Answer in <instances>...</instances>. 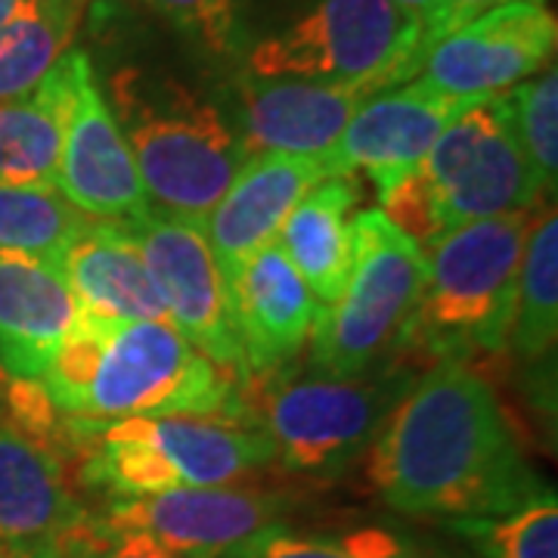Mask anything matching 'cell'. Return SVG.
Returning <instances> with one entry per match:
<instances>
[{
    "label": "cell",
    "instance_id": "21",
    "mask_svg": "<svg viewBox=\"0 0 558 558\" xmlns=\"http://www.w3.org/2000/svg\"><path fill=\"white\" fill-rule=\"evenodd\" d=\"M87 53L69 47L38 87L20 100L0 102V183H53L60 168L62 131L78 90Z\"/></svg>",
    "mask_w": 558,
    "mask_h": 558
},
{
    "label": "cell",
    "instance_id": "7",
    "mask_svg": "<svg viewBox=\"0 0 558 558\" xmlns=\"http://www.w3.org/2000/svg\"><path fill=\"white\" fill-rule=\"evenodd\" d=\"M413 379V373L398 369H376L354 379H289L274 369L245 379L240 422L258 428L274 462L286 472L332 478L369 450Z\"/></svg>",
    "mask_w": 558,
    "mask_h": 558
},
{
    "label": "cell",
    "instance_id": "22",
    "mask_svg": "<svg viewBox=\"0 0 558 558\" xmlns=\"http://www.w3.org/2000/svg\"><path fill=\"white\" fill-rule=\"evenodd\" d=\"M354 205H357L354 180L326 178L292 208V215L279 230V252L304 279L319 307L339 299L351 270Z\"/></svg>",
    "mask_w": 558,
    "mask_h": 558
},
{
    "label": "cell",
    "instance_id": "2",
    "mask_svg": "<svg viewBox=\"0 0 558 558\" xmlns=\"http://www.w3.org/2000/svg\"><path fill=\"white\" fill-rule=\"evenodd\" d=\"M38 385L53 410L78 425L137 416L240 418L242 381L168 319L81 317Z\"/></svg>",
    "mask_w": 558,
    "mask_h": 558
},
{
    "label": "cell",
    "instance_id": "14",
    "mask_svg": "<svg viewBox=\"0 0 558 558\" xmlns=\"http://www.w3.org/2000/svg\"><path fill=\"white\" fill-rule=\"evenodd\" d=\"M472 102L440 94L418 78L395 84L360 106L323 161L332 178H354L363 171L381 190L416 168L440 131Z\"/></svg>",
    "mask_w": 558,
    "mask_h": 558
},
{
    "label": "cell",
    "instance_id": "10",
    "mask_svg": "<svg viewBox=\"0 0 558 558\" xmlns=\"http://www.w3.org/2000/svg\"><path fill=\"white\" fill-rule=\"evenodd\" d=\"M131 230L168 323L218 369L245 385L248 373L230 311V286L205 230L156 208Z\"/></svg>",
    "mask_w": 558,
    "mask_h": 558
},
{
    "label": "cell",
    "instance_id": "6",
    "mask_svg": "<svg viewBox=\"0 0 558 558\" xmlns=\"http://www.w3.org/2000/svg\"><path fill=\"white\" fill-rule=\"evenodd\" d=\"M65 425L72 438L87 444L81 478L109 499L233 484L274 462L267 438L240 418L137 416Z\"/></svg>",
    "mask_w": 558,
    "mask_h": 558
},
{
    "label": "cell",
    "instance_id": "32",
    "mask_svg": "<svg viewBox=\"0 0 558 558\" xmlns=\"http://www.w3.org/2000/svg\"><path fill=\"white\" fill-rule=\"evenodd\" d=\"M509 3H543V0H440L438 22H435V28H432L428 40H425V47H428V44H435L438 38H444L447 32L459 28V25L478 20V16L490 13V10H497V7H509Z\"/></svg>",
    "mask_w": 558,
    "mask_h": 558
},
{
    "label": "cell",
    "instance_id": "20",
    "mask_svg": "<svg viewBox=\"0 0 558 558\" xmlns=\"http://www.w3.org/2000/svg\"><path fill=\"white\" fill-rule=\"evenodd\" d=\"M81 512L60 457L0 425V546L57 539Z\"/></svg>",
    "mask_w": 558,
    "mask_h": 558
},
{
    "label": "cell",
    "instance_id": "3",
    "mask_svg": "<svg viewBox=\"0 0 558 558\" xmlns=\"http://www.w3.org/2000/svg\"><path fill=\"white\" fill-rule=\"evenodd\" d=\"M106 102L128 140L149 208L205 227L248 159L236 128L183 81L137 65L109 78Z\"/></svg>",
    "mask_w": 558,
    "mask_h": 558
},
{
    "label": "cell",
    "instance_id": "18",
    "mask_svg": "<svg viewBox=\"0 0 558 558\" xmlns=\"http://www.w3.org/2000/svg\"><path fill=\"white\" fill-rule=\"evenodd\" d=\"M81 311L53 260L0 252V369L38 381Z\"/></svg>",
    "mask_w": 558,
    "mask_h": 558
},
{
    "label": "cell",
    "instance_id": "27",
    "mask_svg": "<svg viewBox=\"0 0 558 558\" xmlns=\"http://www.w3.org/2000/svg\"><path fill=\"white\" fill-rule=\"evenodd\" d=\"M512 137L527 159L543 196L556 193L558 180V72L556 65L537 72L502 94Z\"/></svg>",
    "mask_w": 558,
    "mask_h": 558
},
{
    "label": "cell",
    "instance_id": "5",
    "mask_svg": "<svg viewBox=\"0 0 558 558\" xmlns=\"http://www.w3.org/2000/svg\"><path fill=\"white\" fill-rule=\"evenodd\" d=\"M539 196L499 94L459 112L416 168L381 186L379 211L422 248L462 223L531 208Z\"/></svg>",
    "mask_w": 558,
    "mask_h": 558
},
{
    "label": "cell",
    "instance_id": "13",
    "mask_svg": "<svg viewBox=\"0 0 558 558\" xmlns=\"http://www.w3.org/2000/svg\"><path fill=\"white\" fill-rule=\"evenodd\" d=\"M57 190L94 220L134 227L149 215L128 140L94 78L90 62L81 69L75 102L62 131Z\"/></svg>",
    "mask_w": 558,
    "mask_h": 558
},
{
    "label": "cell",
    "instance_id": "25",
    "mask_svg": "<svg viewBox=\"0 0 558 558\" xmlns=\"http://www.w3.org/2000/svg\"><path fill=\"white\" fill-rule=\"evenodd\" d=\"M72 40L40 0H22L0 25V102L28 97Z\"/></svg>",
    "mask_w": 558,
    "mask_h": 558
},
{
    "label": "cell",
    "instance_id": "26",
    "mask_svg": "<svg viewBox=\"0 0 558 558\" xmlns=\"http://www.w3.org/2000/svg\"><path fill=\"white\" fill-rule=\"evenodd\" d=\"M481 558H558V499L539 494L512 512L444 521Z\"/></svg>",
    "mask_w": 558,
    "mask_h": 558
},
{
    "label": "cell",
    "instance_id": "30",
    "mask_svg": "<svg viewBox=\"0 0 558 558\" xmlns=\"http://www.w3.org/2000/svg\"><path fill=\"white\" fill-rule=\"evenodd\" d=\"M218 558H351L341 543L323 537H304L289 531L286 524H270L236 546H230Z\"/></svg>",
    "mask_w": 558,
    "mask_h": 558
},
{
    "label": "cell",
    "instance_id": "8",
    "mask_svg": "<svg viewBox=\"0 0 558 558\" xmlns=\"http://www.w3.org/2000/svg\"><path fill=\"white\" fill-rule=\"evenodd\" d=\"M354 255L344 289L319 307L311 329V363L319 376L354 379L395 351L422 289V248L379 208L351 220Z\"/></svg>",
    "mask_w": 558,
    "mask_h": 558
},
{
    "label": "cell",
    "instance_id": "37",
    "mask_svg": "<svg viewBox=\"0 0 558 558\" xmlns=\"http://www.w3.org/2000/svg\"><path fill=\"white\" fill-rule=\"evenodd\" d=\"M7 388H10V376H7V373L0 369V400L7 398Z\"/></svg>",
    "mask_w": 558,
    "mask_h": 558
},
{
    "label": "cell",
    "instance_id": "12",
    "mask_svg": "<svg viewBox=\"0 0 558 558\" xmlns=\"http://www.w3.org/2000/svg\"><path fill=\"white\" fill-rule=\"evenodd\" d=\"M289 502L279 494L218 484L178 487L153 497L109 499L106 519L153 537L178 558H218L270 524H282Z\"/></svg>",
    "mask_w": 558,
    "mask_h": 558
},
{
    "label": "cell",
    "instance_id": "24",
    "mask_svg": "<svg viewBox=\"0 0 558 558\" xmlns=\"http://www.w3.org/2000/svg\"><path fill=\"white\" fill-rule=\"evenodd\" d=\"M90 220L53 183H0V252L57 260L62 245Z\"/></svg>",
    "mask_w": 558,
    "mask_h": 558
},
{
    "label": "cell",
    "instance_id": "35",
    "mask_svg": "<svg viewBox=\"0 0 558 558\" xmlns=\"http://www.w3.org/2000/svg\"><path fill=\"white\" fill-rule=\"evenodd\" d=\"M0 558H60L57 543H16V546H0Z\"/></svg>",
    "mask_w": 558,
    "mask_h": 558
},
{
    "label": "cell",
    "instance_id": "28",
    "mask_svg": "<svg viewBox=\"0 0 558 558\" xmlns=\"http://www.w3.org/2000/svg\"><path fill=\"white\" fill-rule=\"evenodd\" d=\"M180 35L215 57H230L240 47V0H143Z\"/></svg>",
    "mask_w": 558,
    "mask_h": 558
},
{
    "label": "cell",
    "instance_id": "19",
    "mask_svg": "<svg viewBox=\"0 0 558 558\" xmlns=\"http://www.w3.org/2000/svg\"><path fill=\"white\" fill-rule=\"evenodd\" d=\"M81 317L168 319L149 279L137 236L124 223L90 220L62 245L53 260Z\"/></svg>",
    "mask_w": 558,
    "mask_h": 558
},
{
    "label": "cell",
    "instance_id": "36",
    "mask_svg": "<svg viewBox=\"0 0 558 558\" xmlns=\"http://www.w3.org/2000/svg\"><path fill=\"white\" fill-rule=\"evenodd\" d=\"M20 3L22 0H0V25L16 13V7H20Z\"/></svg>",
    "mask_w": 558,
    "mask_h": 558
},
{
    "label": "cell",
    "instance_id": "17",
    "mask_svg": "<svg viewBox=\"0 0 558 558\" xmlns=\"http://www.w3.org/2000/svg\"><path fill=\"white\" fill-rule=\"evenodd\" d=\"M230 311L245 373L260 376L299 357L311 339L319 304L274 242L230 279Z\"/></svg>",
    "mask_w": 558,
    "mask_h": 558
},
{
    "label": "cell",
    "instance_id": "15",
    "mask_svg": "<svg viewBox=\"0 0 558 558\" xmlns=\"http://www.w3.org/2000/svg\"><path fill=\"white\" fill-rule=\"evenodd\" d=\"M373 81H240V140L248 156L279 153L326 159L348 121L363 102L379 94Z\"/></svg>",
    "mask_w": 558,
    "mask_h": 558
},
{
    "label": "cell",
    "instance_id": "29",
    "mask_svg": "<svg viewBox=\"0 0 558 558\" xmlns=\"http://www.w3.org/2000/svg\"><path fill=\"white\" fill-rule=\"evenodd\" d=\"M53 543L60 558H178L153 537L116 524L102 512H81Z\"/></svg>",
    "mask_w": 558,
    "mask_h": 558
},
{
    "label": "cell",
    "instance_id": "23",
    "mask_svg": "<svg viewBox=\"0 0 558 558\" xmlns=\"http://www.w3.org/2000/svg\"><path fill=\"white\" fill-rule=\"evenodd\" d=\"M558 339V218L556 208L539 211L519 267L515 317L509 344L521 360L553 354Z\"/></svg>",
    "mask_w": 558,
    "mask_h": 558
},
{
    "label": "cell",
    "instance_id": "31",
    "mask_svg": "<svg viewBox=\"0 0 558 558\" xmlns=\"http://www.w3.org/2000/svg\"><path fill=\"white\" fill-rule=\"evenodd\" d=\"M341 549L351 558H444L438 553H428L410 539L398 537L381 527H360L341 539Z\"/></svg>",
    "mask_w": 558,
    "mask_h": 558
},
{
    "label": "cell",
    "instance_id": "9",
    "mask_svg": "<svg viewBox=\"0 0 558 558\" xmlns=\"http://www.w3.org/2000/svg\"><path fill=\"white\" fill-rule=\"evenodd\" d=\"M425 40L391 0H314L307 13L258 40L245 75L373 81L388 90L413 81Z\"/></svg>",
    "mask_w": 558,
    "mask_h": 558
},
{
    "label": "cell",
    "instance_id": "1",
    "mask_svg": "<svg viewBox=\"0 0 558 558\" xmlns=\"http://www.w3.org/2000/svg\"><path fill=\"white\" fill-rule=\"evenodd\" d=\"M366 453L379 497L418 519L502 515L549 490L494 388L459 360H438L413 379Z\"/></svg>",
    "mask_w": 558,
    "mask_h": 558
},
{
    "label": "cell",
    "instance_id": "33",
    "mask_svg": "<svg viewBox=\"0 0 558 558\" xmlns=\"http://www.w3.org/2000/svg\"><path fill=\"white\" fill-rule=\"evenodd\" d=\"M391 3L422 32V40H428L435 22H438L440 0H391Z\"/></svg>",
    "mask_w": 558,
    "mask_h": 558
},
{
    "label": "cell",
    "instance_id": "16",
    "mask_svg": "<svg viewBox=\"0 0 558 558\" xmlns=\"http://www.w3.org/2000/svg\"><path fill=\"white\" fill-rule=\"evenodd\" d=\"M326 178L332 174L323 159L279 153H258L245 159L202 227L227 286L245 260L277 242L292 208Z\"/></svg>",
    "mask_w": 558,
    "mask_h": 558
},
{
    "label": "cell",
    "instance_id": "11",
    "mask_svg": "<svg viewBox=\"0 0 558 558\" xmlns=\"http://www.w3.org/2000/svg\"><path fill=\"white\" fill-rule=\"evenodd\" d=\"M558 25L543 3H509L425 47L416 78L450 97L487 100L534 78L556 57Z\"/></svg>",
    "mask_w": 558,
    "mask_h": 558
},
{
    "label": "cell",
    "instance_id": "4",
    "mask_svg": "<svg viewBox=\"0 0 558 558\" xmlns=\"http://www.w3.org/2000/svg\"><path fill=\"white\" fill-rule=\"evenodd\" d=\"M537 215L539 202L425 242L422 289L395 351L459 363L478 351H502L515 317L524 242Z\"/></svg>",
    "mask_w": 558,
    "mask_h": 558
},
{
    "label": "cell",
    "instance_id": "34",
    "mask_svg": "<svg viewBox=\"0 0 558 558\" xmlns=\"http://www.w3.org/2000/svg\"><path fill=\"white\" fill-rule=\"evenodd\" d=\"M47 10H50V16L60 22L62 28L75 38L78 35V25L87 16V10H90V3L94 0H40Z\"/></svg>",
    "mask_w": 558,
    "mask_h": 558
}]
</instances>
